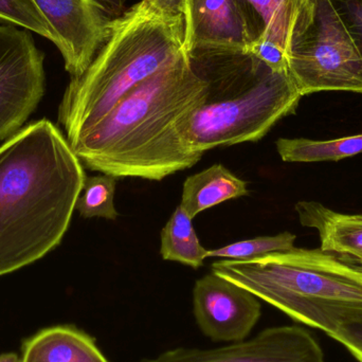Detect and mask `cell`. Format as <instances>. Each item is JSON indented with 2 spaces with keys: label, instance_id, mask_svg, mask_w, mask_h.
<instances>
[{
  "label": "cell",
  "instance_id": "24",
  "mask_svg": "<svg viewBox=\"0 0 362 362\" xmlns=\"http://www.w3.org/2000/svg\"><path fill=\"white\" fill-rule=\"evenodd\" d=\"M157 12L168 16H185L189 0H142Z\"/></svg>",
  "mask_w": 362,
  "mask_h": 362
},
{
  "label": "cell",
  "instance_id": "10",
  "mask_svg": "<svg viewBox=\"0 0 362 362\" xmlns=\"http://www.w3.org/2000/svg\"><path fill=\"white\" fill-rule=\"evenodd\" d=\"M193 313L200 332L214 342L244 341L261 318L259 299L211 272L196 281Z\"/></svg>",
  "mask_w": 362,
  "mask_h": 362
},
{
  "label": "cell",
  "instance_id": "26",
  "mask_svg": "<svg viewBox=\"0 0 362 362\" xmlns=\"http://www.w3.org/2000/svg\"><path fill=\"white\" fill-rule=\"evenodd\" d=\"M346 259H348V257H346ZM350 261H352V259H350ZM354 263H356V262H354ZM356 264H358V265H361V267H362V264L361 263H356Z\"/></svg>",
  "mask_w": 362,
  "mask_h": 362
},
{
  "label": "cell",
  "instance_id": "7",
  "mask_svg": "<svg viewBox=\"0 0 362 362\" xmlns=\"http://www.w3.org/2000/svg\"><path fill=\"white\" fill-rule=\"evenodd\" d=\"M44 59L29 30L0 25V140L18 132L42 100Z\"/></svg>",
  "mask_w": 362,
  "mask_h": 362
},
{
  "label": "cell",
  "instance_id": "21",
  "mask_svg": "<svg viewBox=\"0 0 362 362\" xmlns=\"http://www.w3.org/2000/svg\"><path fill=\"white\" fill-rule=\"evenodd\" d=\"M362 59V0H331Z\"/></svg>",
  "mask_w": 362,
  "mask_h": 362
},
{
  "label": "cell",
  "instance_id": "6",
  "mask_svg": "<svg viewBox=\"0 0 362 362\" xmlns=\"http://www.w3.org/2000/svg\"><path fill=\"white\" fill-rule=\"evenodd\" d=\"M287 57L289 74L302 97L320 91L362 95V59L331 0H319L314 21Z\"/></svg>",
  "mask_w": 362,
  "mask_h": 362
},
{
  "label": "cell",
  "instance_id": "17",
  "mask_svg": "<svg viewBox=\"0 0 362 362\" xmlns=\"http://www.w3.org/2000/svg\"><path fill=\"white\" fill-rule=\"evenodd\" d=\"M276 146L281 158L286 163L339 161L362 153V134L327 141L280 138Z\"/></svg>",
  "mask_w": 362,
  "mask_h": 362
},
{
  "label": "cell",
  "instance_id": "23",
  "mask_svg": "<svg viewBox=\"0 0 362 362\" xmlns=\"http://www.w3.org/2000/svg\"><path fill=\"white\" fill-rule=\"evenodd\" d=\"M249 52L263 62L270 69L280 74L288 71V57L282 47L270 42H257L250 47Z\"/></svg>",
  "mask_w": 362,
  "mask_h": 362
},
{
  "label": "cell",
  "instance_id": "18",
  "mask_svg": "<svg viewBox=\"0 0 362 362\" xmlns=\"http://www.w3.org/2000/svg\"><path fill=\"white\" fill-rule=\"evenodd\" d=\"M116 185V178L106 174L86 177L76 210L85 218L102 217L110 221L118 218L120 214L115 206Z\"/></svg>",
  "mask_w": 362,
  "mask_h": 362
},
{
  "label": "cell",
  "instance_id": "22",
  "mask_svg": "<svg viewBox=\"0 0 362 362\" xmlns=\"http://www.w3.org/2000/svg\"><path fill=\"white\" fill-rule=\"evenodd\" d=\"M329 337L344 344L362 362V310L342 322Z\"/></svg>",
  "mask_w": 362,
  "mask_h": 362
},
{
  "label": "cell",
  "instance_id": "19",
  "mask_svg": "<svg viewBox=\"0 0 362 362\" xmlns=\"http://www.w3.org/2000/svg\"><path fill=\"white\" fill-rule=\"evenodd\" d=\"M296 238L297 236L291 232H283L274 236H259L209 250V257L246 261L263 257L268 253L285 252L295 249Z\"/></svg>",
  "mask_w": 362,
  "mask_h": 362
},
{
  "label": "cell",
  "instance_id": "20",
  "mask_svg": "<svg viewBox=\"0 0 362 362\" xmlns=\"http://www.w3.org/2000/svg\"><path fill=\"white\" fill-rule=\"evenodd\" d=\"M0 21L29 30L57 45L54 30L33 0H0Z\"/></svg>",
  "mask_w": 362,
  "mask_h": 362
},
{
  "label": "cell",
  "instance_id": "25",
  "mask_svg": "<svg viewBox=\"0 0 362 362\" xmlns=\"http://www.w3.org/2000/svg\"><path fill=\"white\" fill-rule=\"evenodd\" d=\"M0 362H21V359L14 353H6L0 355Z\"/></svg>",
  "mask_w": 362,
  "mask_h": 362
},
{
  "label": "cell",
  "instance_id": "5",
  "mask_svg": "<svg viewBox=\"0 0 362 362\" xmlns=\"http://www.w3.org/2000/svg\"><path fill=\"white\" fill-rule=\"evenodd\" d=\"M212 272L329 336L362 310L361 266L321 249L221 259L212 264Z\"/></svg>",
  "mask_w": 362,
  "mask_h": 362
},
{
  "label": "cell",
  "instance_id": "9",
  "mask_svg": "<svg viewBox=\"0 0 362 362\" xmlns=\"http://www.w3.org/2000/svg\"><path fill=\"white\" fill-rule=\"evenodd\" d=\"M139 362H325V359L310 332L285 325L264 329L255 337L221 348H177Z\"/></svg>",
  "mask_w": 362,
  "mask_h": 362
},
{
  "label": "cell",
  "instance_id": "14",
  "mask_svg": "<svg viewBox=\"0 0 362 362\" xmlns=\"http://www.w3.org/2000/svg\"><path fill=\"white\" fill-rule=\"evenodd\" d=\"M21 362L110 361L88 334L70 325H57L25 340Z\"/></svg>",
  "mask_w": 362,
  "mask_h": 362
},
{
  "label": "cell",
  "instance_id": "4",
  "mask_svg": "<svg viewBox=\"0 0 362 362\" xmlns=\"http://www.w3.org/2000/svg\"><path fill=\"white\" fill-rule=\"evenodd\" d=\"M187 52L185 16L138 2L112 23L110 35L81 76L71 78L59 108L70 146L103 120L125 95Z\"/></svg>",
  "mask_w": 362,
  "mask_h": 362
},
{
  "label": "cell",
  "instance_id": "2",
  "mask_svg": "<svg viewBox=\"0 0 362 362\" xmlns=\"http://www.w3.org/2000/svg\"><path fill=\"white\" fill-rule=\"evenodd\" d=\"M204 83L189 54L125 95L71 148L91 171L115 178L160 181L202 159L189 148L180 123L204 101Z\"/></svg>",
  "mask_w": 362,
  "mask_h": 362
},
{
  "label": "cell",
  "instance_id": "12",
  "mask_svg": "<svg viewBox=\"0 0 362 362\" xmlns=\"http://www.w3.org/2000/svg\"><path fill=\"white\" fill-rule=\"evenodd\" d=\"M257 42L282 47L288 55L293 42L310 27L319 0H243Z\"/></svg>",
  "mask_w": 362,
  "mask_h": 362
},
{
  "label": "cell",
  "instance_id": "8",
  "mask_svg": "<svg viewBox=\"0 0 362 362\" xmlns=\"http://www.w3.org/2000/svg\"><path fill=\"white\" fill-rule=\"evenodd\" d=\"M57 36L71 78L81 76L123 13L125 0H33Z\"/></svg>",
  "mask_w": 362,
  "mask_h": 362
},
{
  "label": "cell",
  "instance_id": "1",
  "mask_svg": "<svg viewBox=\"0 0 362 362\" xmlns=\"http://www.w3.org/2000/svg\"><path fill=\"white\" fill-rule=\"evenodd\" d=\"M85 180L67 138L47 119L0 146V276L61 244Z\"/></svg>",
  "mask_w": 362,
  "mask_h": 362
},
{
  "label": "cell",
  "instance_id": "15",
  "mask_svg": "<svg viewBox=\"0 0 362 362\" xmlns=\"http://www.w3.org/2000/svg\"><path fill=\"white\" fill-rule=\"evenodd\" d=\"M247 195L249 189L246 181L236 177L223 165H214L185 180L180 206L193 219L221 202Z\"/></svg>",
  "mask_w": 362,
  "mask_h": 362
},
{
  "label": "cell",
  "instance_id": "3",
  "mask_svg": "<svg viewBox=\"0 0 362 362\" xmlns=\"http://www.w3.org/2000/svg\"><path fill=\"white\" fill-rule=\"evenodd\" d=\"M189 57L204 98L180 131L195 152L259 141L297 110L302 95L289 72L274 71L252 53L200 50Z\"/></svg>",
  "mask_w": 362,
  "mask_h": 362
},
{
  "label": "cell",
  "instance_id": "13",
  "mask_svg": "<svg viewBox=\"0 0 362 362\" xmlns=\"http://www.w3.org/2000/svg\"><path fill=\"white\" fill-rule=\"evenodd\" d=\"M300 223L319 232L321 250L362 264V215L335 212L316 202L296 204Z\"/></svg>",
  "mask_w": 362,
  "mask_h": 362
},
{
  "label": "cell",
  "instance_id": "16",
  "mask_svg": "<svg viewBox=\"0 0 362 362\" xmlns=\"http://www.w3.org/2000/svg\"><path fill=\"white\" fill-rule=\"evenodd\" d=\"M160 253L165 261L178 262L194 269L202 267L209 257V250L200 244L191 217L181 206L161 231Z\"/></svg>",
  "mask_w": 362,
  "mask_h": 362
},
{
  "label": "cell",
  "instance_id": "11",
  "mask_svg": "<svg viewBox=\"0 0 362 362\" xmlns=\"http://www.w3.org/2000/svg\"><path fill=\"white\" fill-rule=\"evenodd\" d=\"M187 52L200 50L249 52L257 42L243 0H189Z\"/></svg>",
  "mask_w": 362,
  "mask_h": 362
}]
</instances>
